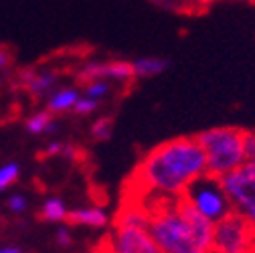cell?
<instances>
[{
    "mask_svg": "<svg viewBox=\"0 0 255 253\" xmlns=\"http://www.w3.org/2000/svg\"><path fill=\"white\" fill-rule=\"evenodd\" d=\"M26 205H28V201L22 195H12L8 199V207H10L12 213H24L26 211Z\"/></svg>",
    "mask_w": 255,
    "mask_h": 253,
    "instance_id": "obj_19",
    "label": "cell"
},
{
    "mask_svg": "<svg viewBox=\"0 0 255 253\" xmlns=\"http://www.w3.org/2000/svg\"><path fill=\"white\" fill-rule=\"evenodd\" d=\"M63 142H59V140H53V142H49L47 146H45V156H59L61 152H63Z\"/></svg>",
    "mask_w": 255,
    "mask_h": 253,
    "instance_id": "obj_23",
    "label": "cell"
},
{
    "mask_svg": "<svg viewBox=\"0 0 255 253\" xmlns=\"http://www.w3.org/2000/svg\"><path fill=\"white\" fill-rule=\"evenodd\" d=\"M10 61H12V55L8 53V49H4L2 45H0V69H4L10 65Z\"/></svg>",
    "mask_w": 255,
    "mask_h": 253,
    "instance_id": "obj_24",
    "label": "cell"
},
{
    "mask_svg": "<svg viewBox=\"0 0 255 253\" xmlns=\"http://www.w3.org/2000/svg\"><path fill=\"white\" fill-rule=\"evenodd\" d=\"M57 83H59L57 71H24L22 73V85L37 100L49 98L55 91Z\"/></svg>",
    "mask_w": 255,
    "mask_h": 253,
    "instance_id": "obj_9",
    "label": "cell"
},
{
    "mask_svg": "<svg viewBox=\"0 0 255 253\" xmlns=\"http://www.w3.org/2000/svg\"><path fill=\"white\" fill-rule=\"evenodd\" d=\"M180 199L186 201L201 217H205L213 225L221 223L223 219L233 213L229 197L225 193V188H223L221 178L213 176L209 172L190 184Z\"/></svg>",
    "mask_w": 255,
    "mask_h": 253,
    "instance_id": "obj_4",
    "label": "cell"
},
{
    "mask_svg": "<svg viewBox=\"0 0 255 253\" xmlns=\"http://www.w3.org/2000/svg\"><path fill=\"white\" fill-rule=\"evenodd\" d=\"M0 253H22V251L16 249V247H2V249H0Z\"/></svg>",
    "mask_w": 255,
    "mask_h": 253,
    "instance_id": "obj_26",
    "label": "cell"
},
{
    "mask_svg": "<svg viewBox=\"0 0 255 253\" xmlns=\"http://www.w3.org/2000/svg\"><path fill=\"white\" fill-rule=\"evenodd\" d=\"M67 221L73 225H83L91 229H104L110 223V215L102 205H89V207H79L75 211H69Z\"/></svg>",
    "mask_w": 255,
    "mask_h": 253,
    "instance_id": "obj_10",
    "label": "cell"
},
{
    "mask_svg": "<svg viewBox=\"0 0 255 253\" xmlns=\"http://www.w3.org/2000/svg\"><path fill=\"white\" fill-rule=\"evenodd\" d=\"M245 152H247V160L255 162V130L245 132Z\"/></svg>",
    "mask_w": 255,
    "mask_h": 253,
    "instance_id": "obj_20",
    "label": "cell"
},
{
    "mask_svg": "<svg viewBox=\"0 0 255 253\" xmlns=\"http://www.w3.org/2000/svg\"><path fill=\"white\" fill-rule=\"evenodd\" d=\"M197 4H201V6H211V4H215L217 0H195Z\"/></svg>",
    "mask_w": 255,
    "mask_h": 253,
    "instance_id": "obj_27",
    "label": "cell"
},
{
    "mask_svg": "<svg viewBox=\"0 0 255 253\" xmlns=\"http://www.w3.org/2000/svg\"><path fill=\"white\" fill-rule=\"evenodd\" d=\"M112 134H114V124H112L110 118L104 116V118H98L91 124V136H93V140L106 142V140L112 138Z\"/></svg>",
    "mask_w": 255,
    "mask_h": 253,
    "instance_id": "obj_16",
    "label": "cell"
},
{
    "mask_svg": "<svg viewBox=\"0 0 255 253\" xmlns=\"http://www.w3.org/2000/svg\"><path fill=\"white\" fill-rule=\"evenodd\" d=\"M77 77L83 83H89V81H95V79H104V81H110V83L128 85L134 79V69H132V61H124V59L87 61L85 65H81Z\"/></svg>",
    "mask_w": 255,
    "mask_h": 253,
    "instance_id": "obj_7",
    "label": "cell"
},
{
    "mask_svg": "<svg viewBox=\"0 0 255 253\" xmlns=\"http://www.w3.org/2000/svg\"><path fill=\"white\" fill-rule=\"evenodd\" d=\"M235 215L245 219L255 229V162L247 160L237 170L221 176Z\"/></svg>",
    "mask_w": 255,
    "mask_h": 253,
    "instance_id": "obj_5",
    "label": "cell"
},
{
    "mask_svg": "<svg viewBox=\"0 0 255 253\" xmlns=\"http://www.w3.org/2000/svg\"><path fill=\"white\" fill-rule=\"evenodd\" d=\"M152 2L160 8H166V10H180L184 0H152Z\"/></svg>",
    "mask_w": 255,
    "mask_h": 253,
    "instance_id": "obj_22",
    "label": "cell"
},
{
    "mask_svg": "<svg viewBox=\"0 0 255 253\" xmlns=\"http://www.w3.org/2000/svg\"><path fill=\"white\" fill-rule=\"evenodd\" d=\"M184 2H186V0H184Z\"/></svg>",
    "mask_w": 255,
    "mask_h": 253,
    "instance_id": "obj_28",
    "label": "cell"
},
{
    "mask_svg": "<svg viewBox=\"0 0 255 253\" xmlns=\"http://www.w3.org/2000/svg\"><path fill=\"white\" fill-rule=\"evenodd\" d=\"M79 98H81V91L77 87H57L47 98V112H51L53 116L73 112Z\"/></svg>",
    "mask_w": 255,
    "mask_h": 253,
    "instance_id": "obj_11",
    "label": "cell"
},
{
    "mask_svg": "<svg viewBox=\"0 0 255 253\" xmlns=\"http://www.w3.org/2000/svg\"><path fill=\"white\" fill-rule=\"evenodd\" d=\"M213 253H255V229L239 215L231 213L213 229Z\"/></svg>",
    "mask_w": 255,
    "mask_h": 253,
    "instance_id": "obj_6",
    "label": "cell"
},
{
    "mask_svg": "<svg viewBox=\"0 0 255 253\" xmlns=\"http://www.w3.org/2000/svg\"><path fill=\"white\" fill-rule=\"evenodd\" d=\"M57 243H59L61 247H71L73 235H71V231H69L67 227H59V231H57Z\"/></svg>",
    "mask_w": 255,
    "mask_h": 253,
    "instance_id": "obj_21",
    "label": "cell"
},
{
    "mask_svg": "<svg viewBox=\"0 0 255 253\" xmlns=\"http://www.w3.org/2000/svg\"><path fill=\"white\" fill-rule=\"evenodd\" d=\"M41 215H43V219L51 221V223H63V221H67L69 211L59 197H51L49 201H45V205L41 209Z\"/></svg>",
    "mask_w": 255,
    "mask_h": 253,
    "instance_id": "obj_14",
    "label": "cell"
},
{
    "mask_svg": "<svg viewBox=\"0 0 255 253\" xmlns=\"http://www.w3.org/2000/svg\"><path fill=\"white\" fill-rule=\"evenodd\" d=\"M150 211L148 231L162 253H176L186 247H195L193 231L180 199L176 201H154L144 203Z\"/></svg>",
    "mask_w": 255,
    "mask_h": 253,
    "instance_id": "obj_3",
    "label": "cell"
},
{
    "mask_svg": "<svg viewBox=\"0 0 255 253\" xmlns=\"http://www.w3.org/2000/svg\"><path fill=\"white\" fill-rule=\"evenodd\" d=\"M176 253H213L211 249H201V247H186V249H180Z\"/></svg>",
    "mask_w": 255,
    "mask_h": 253,
    "instance_id": "obj_25",
    "label": "cell"
},
{
    "mask_svg": "<svg viewBox=\"0 0 255 253\" xmlns=\"http://www.w3.org/2000/svg\"><path fill=\"white\" fill-rule=\"evenodd\" d=\"M110 253H162V251L154 243L148 229L116 225L110 237Z\"/></svg>",
    "mask_w": 255,
    "mask_h": 253,
    "instance_id": "obj_8",
    "label": "cell"
},
{
    "mask_svg": "<svg viewBox=\"0 0 255 253\" xmlns=\"http://www.w3.org/2000/svg\"><path fill=\"white\" fill-rule=\"evenodd\" d=\"M26 130L35 136H41V134H55L57 132V122L53 118L51 112L43 110V112H37L33 114L28 120H26Z\"/></svg>",
    "mask_w": 255,
    "mask_h": 253,
    "instance_id": "obj_13",
    "label": "cell"
},
{
    "mask_svg": "<svg viewBox=\"0 0 255 253\" xmlns=\"http://www.w3.org/2000/svg\"><path fill=\"white\" fill-rule=\"evenodd\" d=\"M18 174H20V166L16 162H8L4 166H0V191H4L10 184H14Z\"/></svg>",
    "mask_w": 255,
    "mask_h": 253,
    "instance_id": "obj_17",
    "label": "cell"
},
{
    "mask_svg": "<svg viewBox=\"0 0 255 253\" xmlns=\"http://www.w3.org/2000/svg\"><path fill=\"white\" fill-rule=\"evenodd\" d=\"M168 59L164 57H156V55H148V57H140L132 61V69H134V79H152L162 75L168 69Z\"/></svg>",
    "mask_w": 255,
    "mask_h": 253,
    "instance_id": "obj_12",
    "label": "cell"
},
{
    "mask_svg": "<svg viewBox=\"0 0 255 253\" xmlns=\"http://www.w3.org/2000/svg\"><path fill=\"white\" fill-rule=\"evenodd\" d=\"M83 96H87L95 102H102V100L112 96V83L104 81V79H95V81L83 83Z\"/></svg>",
    "mask_w": 255,
    "mask_h": 253,
    "instance_id": "obj_15",
    "label": "cell"
},
{
    "mask_svg": "<svg viewBox=\"0 0 255 253\" xmlns=\"http://www.w3.org/2000/svg\"><path fill=\"white\" fill-rule=\"evenodd\" d=\"M205 174L207 160L197 136H178L158 144L142 158L134 182L146 199L176 201Z\"/></svg>",
    "mask_w": 255,
    "mask_h": 253,
    "instance_id": "obj_1",
    "label": "cell"
},
{
    "mask_svg": "<svg viewBox=\"0 0 255 253\" xmlns=\"http://www.w3.org/2000/svg\"><path fill=\"white\" fill-rule=\"evenodd\" d=\"M98 108H100V102H95V100H91V98H87V96L81 93V98L77 100L73 112L79 114V116H91V114L98 112Z\"/></svg>",
    "mask_w": 255,
    "mask_h": 253,
    "instance_id": "obj_18",
    "label": "cell"
},
{
    "mask_svg": "<svg viewBox=\"0 0 255 253\" xmlns=\"http://www.w3.org/2000/svg\"><path fill=\"white\" fill-rule=\"evenodd\" d=\"M207 160V172L213 176H225L247 162L245 130L219 126L209 128L197 136Z\"/></svg>",
    "mask_w": 255,
    "mask_h": 253,
    "instance_id": "obj_2",
    "label": "cell"
}]
</instances>
